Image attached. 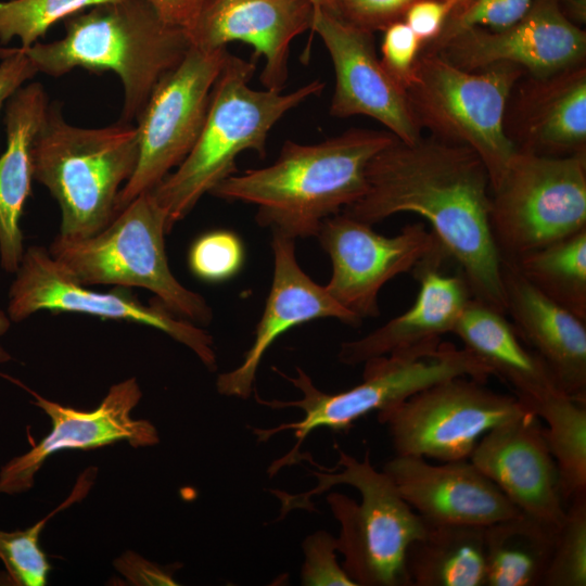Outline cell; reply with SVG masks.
I'll return each mask as SVG.
<instances>
[{
    "label": "cell",
    "mask_w": 586,
    "mask_h": 586,
    "mask_svg": "<svg viewBox=\"0 0 586 586\" xmlns=\"http://www.w3.org/2000/svg\"><path fill=\"white\" fill-rule=\"evenodd\" d=\"M366 179L365 194L344 214L371 226L400 213L423 217L459 265L472 298L505 314L491 178L474 151L433 136L410 143L395 138L370 160Z\"/></svg>",
    "instance_id": "1"
},
{
    "label": "cell",
    "mask_w": 586,
    "mask_h": 586,
    "mask_svg": "<svg viewBox=\"0 0 586 586\" xmlns=\"http://www.w3.org/2000/svg\"><path fill=\"white\" fill-rule=\"evenodd\" d=\"M395 138L387 130L352 128L317 143L288 140L272 164L233 174L209 194L255 205L257 224L271 232L317 237L324 219L365 194L368 163Z\"/></svg>",
    "instance_id": "2"
},
{
    "label": "cell",
    "mask_w": 586,
    "mask_h": 586,
    "mask_svg": "<svg viewBox=\"0 0 586 586\" xmlns=\"http://www.w3.org/2000/svg\"><path fill=\"white\" fill-rule=\"evenodd\" d=\"M64 27L59 40L20 48L49 76L77 67L114 72L124 89L123 123L138 118L156 84L191 47L186 30L164 22L144 0L88 8L66 18Z\"/></svg>",
    "instance_id": "3"
},
{
    "label": "cell",
    "mask_w": 586,
    "mask_h": 586,
    "mask_svg": "<svg viewBox=\"0 0 586 586\" xmlns=\"http://www.w3.org/2000/svg\"><path fill=\"white\" fill-rule=\"evenodd\" d=\"M255 69V61L228 54L196 142L177 169L152 191L167 215L168 232L205 193L235 174L241 153L251 150L265 156L273 126L324 88L317 79L291 92L256 90L249 85Z\"/></svg>",
    "instance_id": "4"
},
{
    "label": "cell",
    "mask_w": 586,
    "mask_h": 586,
    "mask_svg": "<svg viewBox=\"0 0 586 586\" xmlns=\"http://www.w3.org/2000/svg\"><path fill=\"white\" fill-rule=\"evenodd\" d=\"M310 470L317 485L304 494L271 491L281 501V515L292 509H313L310 498L335 485L354 487L360 501L341 493H330L327 501L340 523L336 538L343 569L356 586H410L406 572L409 545L425 531L426 524L403 499L393 481L371 464L367 451L360 461L339 449L336 471Z\"/></svg>",
    "instance_id": "5"
},
{
    "label": "cell",
    "mask_w": 586,
    "mask_h": 586,
    "mask_svg": "<svg viewBox=\"0 0 586 586\" xmlns=\"http://www.w3.org/2000/svg\"><path fill=\"white\" fill-rule=\"evenodd\" d=\"M138 154L130 123L82 128L67 123L56 103L48 106L33 145V176L59 203L60 237L87 238L111 222Z\"/></svg>",
    "instance_id": "6"
},
{
    "label": "cell",
    "mask_w": 586,
    "mask_h": 586,
    "mask_svg": "<svg viewBox=\"0 0 586 586\" xmlns=\"http://www.w3.org/2000/svg\"><path fill=\"white\" fill-rule=\"evenodd\" d=\"M364 365L362 381L352 388L334 394L317 388L310 377L300 367H296V377L272 368L292 383L302 397L296 400H267L255 393L256 402L271 409L294 407L301 409L304 417L302 420L269 429L252 428L259 443L267 442L283 431H293L296 438L293 448L271 463L268 469L270 476L284 466L294 464L301 459L300 448L316 429L347 431L357 420L370 412L386 409L437 382L454 377H469L485 383L492 377L488 369L467 349L447 342L371 358Z\"/></svg>",
    "instance_id": "7"
},
{
    "label": "cell",
    "mask_w": 586,
    "mask_h": 586,
    "mask_svg": "<svg viewBox=\"0 0 586 586\" xmlns=\"http://www.w3.org/2000/svg\"><path fill=\"white\" fill-rule=\"evenodd\" d=\"M523 75V68L509 63L466 71L421 50L405 94L421 131L474 151L493 187L518 151L506 132L505 114Z\"/></svg>",
    "instance_id": "8"
},
{
    "label": "cell",
    "mask_w": 586,
    "mask_h": 586,
    "mask_svg": "<svg viewBox=\"0 0 586 586\" xmlns=\"http://www.w3.org/2000/svg\"><path fill=\"white\" fill-rule=\"evenodd\" d=\"M166 233L167 215L151 191L117 212L101 231L82 239L58 235L48 250L82 284L146 289L178 317L208 324L213 310L206 300L183 286L169 268Z\"/></svg>",
    "instance_id": "9"
},
{
    "label": "cell",
    "mask_w": 586,
    "mask_h": 586,
    "mask_svg": "<svg viewBox=\"0 0 586 586\" xmlns=\"http://www.w3.org/2000/svg\"><path fill=\"white\" fill-rule=\"evenodd\" d=\"M491 227L501 259L523 255L586 228V154L518 150L491 187Z\"/></svg>",
    "instance_id": "10"
},
{
    "label": "cell",
    "mask_w": 586,
    "mask_h": 586,
    "mask_svg": "<svg viewBox=\"0 0 586 586\" xmlns=\"http://www.w3.org/2000/svg\"><path fill=\"white\" fill-rule=\"evenodd\" d=\"M469 377L432 384L378 412L396 455L442 462L469 459L481 437L527 408Z\"/></svg>",
    "instance_id": "11"
},
{
    "label": "cell",
    "mask_w": 586,
    "mask_h": 586,
    "mask_svg": "<svg viewBox=\"0 0 586 586\" xmlns=\"http://www.w3.org/2000/svg\"><path fill=\"white\" fill-rule=\"evenodd\" d=\"M228 54L227 49L206 51L191 46L180 63L156 84L137 118L138 161L118 193L116 212L153 191L190 153Z\"/></svg>",
    "instance_id": "12"
},
{
    "label": "cell",
    "mask_w": 586,
    "mask_h": 586,
    "mask_svg": "<svg viewBox=\"0 0 586 586\" xmlns=\"http://www.w3.org/2000/svg\"><path fill=\"white\" fill-rule=\"evenodd\" d=\"M155 300L143 304L124 286L93 291L64 269L47 247L31 245L25 250L11 283L8 315L20 322L42 310L65 311L149 326L190 348L208 370H216L213 336Z\"/></svg>",
    "instance_id": "13"
},
{
    "label": "cell",
    "mask_w": 586,
    "mask_h": 586,
    "mask_svg": "<svg viewBox=\"0 0 586 586\" xmlns=\"http://www.w3.org/2000/svg\"><path fill=\"white\" fill-rule=\"evenodd\" d=\"M317 238L332 263L328 292L361 320L380 315L378 295L386 282L442 249L421 222L385 237L343 212L324 219Z\"/></svg>",
    "instance_id": "14"
},
{
    "label": "cell",
    "mask_w": 586,
    "mask_h": 586,
    "mask_svg": "<svg viewBox=\"0 0 586 586\" xmlns=\"http://www.w3.org/2000/svg\"><path fill=\"white\" fill-rule=\"evenodd\" d=\"M31 396V403L51 421L50 432L26 453L10 459L0 470V494L16 495L29 491L43 463L64 450H89L126 442L132 447L158 444L155 425L135 419L132 410L142 398L135 377L113 384L93 410H78L47 399L12 378Z\"/></svg>",
    "instance_id": "15"
},
{
    "label": "cell",
    "mask_w": 586,
    "mask_h": 586,
    "mask_svg": "<svg viewBox=\"0 0 586 586\" xmlns=\"http://www.w3.org/2000/svg\"><path fill=\"white\" fill-rule=\"evenodd\" d=\"M421 50L440 54L466 71L499 63L545 77L585 63L586 33L561 12L558 0H537L517 23L502 29L470 27Z\"/></svg>",
    "instance_id": "16"
},
{
    "label": "cell",
    "mask_w": 586,
    "mask_h": 586,
    "mask_svg": "<svg viewBox=\"0 0 586 586\" xmlns=\"http://www.w3.org/2000/svg\"><path fill=\"white\" fill-rule=\"evenodd\" d=\"M310 30L321 38L334 68L330 114L337 118L368 116L398 140L417 141L422 131L409 110L405 90L378 58L372 33L317 8Z\"/></svg>",
    "instance_id": "17"
},
{
    "label": "cell",
    "mask_w": 586,
    "mask_h": 586,
    "mask_svg": "<svg viewBox=\"0 0 586 586\" xmlns=\"http://www.w3.org/2000/svg\"><path fill=\"white\" fill-rule=\"evenodd\" d=\"M469 460L523 513L559 527L566 506L543 421L531 410L485 433Z\"/></svg>",
    "instance_id": "18"
},
{
    "label": "cell",
    "mask_w": 586,
    "mask_h": 586,
    "mask_svg": "<svg viewBox=\"0 0 586 586\" xmlns=\"http://www.w3.org/2000/svg\"><path fill=\"white\" fill-rule=\"evenodd\" d=\"M314 12L310 0H208L186 33L201 50L226 49L235 41L251 46L253 59L264 60L262 85L282 91L290 44L311 29Z\"/></svg>",
    "instance_id": "19"
},
{
    "label": "cell",
    "mask_w": 586,
    "mask_h": 586,
    "mask_svg": "<svg viewBox=\"0 0 586 586\" xmlns=\"http://www.w3.org/2000/svg\"><path fill=\"white\" fill-rule=\"evenodd\" d=\"M382 470L429 525L486 527L522 513L469 459L432 464L423 457L395 455Z\"/></svg>",
    "instance_id": "20"
},
{
    "label": "cell",
    "mask_w": 586,
    "mask_h": 586,
    "mask_svg": "<svg viewBox=\"0 0 586 586\" xmlns=\"http://www.w3.org/2000/svg\"><path fill=\"white\" fill-rule=\"evenodd\" d=\"M273 276L255 337L242 362L217 377V392L242 399L254 391L257 369L272 343L288 330L320 318H333L358 327L362 320L339 304L300 267L295 239L272 232Z\"/></svg>",
    "instance_id": "21"
},
{
    "label": "cell",
    "mask_w": 586,
    "mask_h": 586,
    "mask_svg": "<svg viewBox=\"0 0 586 586\" xmlns=\"http://www.w3.org/2000/svg\"><path fill=\"white\" fill-rule=\"evenodd\" d=\"M505 314L521 340L544 361L557 386L586 403V320L533 286L502 260Z\"/></svg>",
    "instance_id": "22"
},
{
    "label": "cell",
    "mask_w": 586,
    "mask_h": 586,
    "mask_svg": "<svg viewBox=\"0 0 586 586\" xmlns=\"http://www.w3.org/2000/svg\"><path fill=\"white\" fill-rule=\"evenodd\" d=\"M444 256L440 249L416 266L419 291L405 313L358 340L341 344L337 358L342 364L356 366L371 358L437 345L441 336L454 332L472 295L461 273L440 270Z\"/></svg>",
    "instance_id": "23"
},
{
    "label": "cell",
    "mask_w": 586,
    "mask_h": 586,
    "mask_svg": "<svg viewBox=\"0 0 586 586\" xmlns=\"http://www.w3.org/2000/svg\"><path fill=\"white\" fill-rule=\"evenodd\" d=\"M513 100L505 129L518 150L552 156L586 154L585 63L545 77L528 76Z\"/></svg>",
    "instance_id": "24"
},
{
    "label": "cell",
    "mask_w": 586,
    "mask_h": 586,
    "mask_svg": "<svg viewBox=\"0 0 586 586\" xmlns=\"http://www.w3.org/2000/svg\"><path fill=\"white\" fill-rule=\"evenodd\" d=\"M48 99L39 82L16 90L7 101V148L0 156V264L15 273L24 255L20 220L31 192L33 145Z\"/></svg>",
    "instance_id": "25"
},
{
    "label": "cell",
    "mask_w": 586,
    "mask_h": 586,
    "mask_svg": "<svg viewBox=\"0 0 586 586\" xmlns=\"http://www.w3.org/2000/svg\"><path fill=\"white\" fill-rule=\"evenodd\" d=\"M453 333L491 375L511 387L528 410L563 393L547 366L521 340L504 313L472 298Z\"/></svg>",
    "instance_id": "26"
},
{
    "label": "cell",
    "mask_w": 586,
    "mask_h": 586,
    "mask_svg": "<svg viewBox=\"0 0 586 586\" xmlns=\"http://www.w3.org/2000/svg\"><path fill=\"white\" fill-rule=\"evenodd\" d=\"M484 528L426 524L407 549L410 586H484Z\"/></svg>",
    "instance_id": "27"
},
{
    "label": "cell",
    "mask_w": 586,
    "mask_h": 586,
    "mask_svg": "<svg viewBox=\"0 0 586 586\" xmlns=\"http://www.w3.org/2000/svg\"><path fill=\"white\" fill-rule=\"evenodd\" d=\"M559 527L526 514L484 528V586H539Z\"/></svg>",
    "instance_id": "28"
},
{
    "label": "cell",
    "mask_w": 586,
    "mask_h": 586,
    "mask_svg": "<svg viewBox=\"0 0 586 586\" xmlns=\"http://www.w3.org/2000/svg\"><path fill=\"white\" fill-rule=\"evenodd\" d=\"M509 263L547 297L586 320V228Z\"/></svg>",
    "instance_id": "29"
},
{
    "label": "cell",
    "mask_w": 586,
    "mask_h": 586,
    "mask_svg": "<svg viewBox=\"0 0 586 586\" xmlns=\"http://www.w3.org/2000/svg\"><path fill=\"white\" fill-rule=\"evenodd\" d=\"M531 411L546 424L544 435L568 506L574 497L586 493V403L558 393Z\"/></svg>",
    "instance_id": "30"
},
{
    "label": "cell",
    "mask_w": 586,
    "mask_h": 586,
    "mask_svg": "<svg viewBox=\"0 0 586 586\" xmlns=\"http://www.w3.org/2000/svg\"><path fill=\"white\" fill-rule=\"evenodd\" d=\"M119 0H9L0 1V43L18 38L29 48L56 22L88 8Z\"/></svg>",
    "instance_id": "31"
},
{
    "label": "cell",
    "mask_w": 586,
    "mask_h": 586,
    "mask_svg": "<svg viewBox=\"0 0 586 586\" xmlns=\"http://www.w3.org/2000/svg\"><path fill=\"white\" fill-rule=\"evenodd\" d=\"M586 585V493L566 506L543 586Z\"/></svg>",
    "instance_id": "32"
},
{
    "label": "cell",
    "mask_w": 586,
    "mask_h": 586,
    "mask_svg": "<svg viewBox=\"0 0 586 586\" xmlns=\"http://www.w3.org/2000/svg\"><path fill=\"white\" fill-rule=\"evenodd\" d=\"M53 511L25 530H0V560L5 568V582L14 586H44L51 570L40 546V535Z\"/></svg>",
    "instance_id": "33"
},
{
    "label": "cell",
    "mask_w": 586,
    "mask_h": 586,
    "mask_svg": "<svg viewBox=\"0 0 586 586\" xmlns=\"http://www.w3.org/2000/svg\"><path fill=\"white\" fill-rule=\"evenodd\" d=\"M243 260L242 241L228 230H214L201 235L189 252L191 271L209 282L233 277L241 269Z\"/></svg>",
    "instance_id": "34"
},
{
    "label": "cell",
    "mask_w": 586,
    "mask_h": 586,
    "mask_svg": "<svg viewBox=\"0 0 586 586\" xmlns=\"http://www.w3.org/2000/svg\"><path fill=\"white\" fill-rule=\"evenodd\" d=\"M537 0H467L447 18L440 36L425 48L437 46L470 27L502 29L520 21Z\"/></svg>",
    "instance_id": "35"
},
{
    "label": "cell",
    "mask_w": 586,
    "mask_h": 586,
    "mask_svg": "<svg viewBox=\"0 0 586 586\" xmlns=\"http://www.w3.org/2000/svg\"><path fill=\"white\" fill-rule=\"evenodd\" d=\"M305 556L301 570V583L305 586H356L337 562L336 538L320 530L303 542Z\"/></svg>",
    "instance_id": "36"
},
{
    "label": "cell",
    "mask_w": 586,
    "mask_h": 586,
    "mask_svg": "<svg viewBox=\"0 0 586 586\" xmlns=\"http://www.w3.org/2000/svg\"><path fill=\"white\" fill-rule=\"evenodd\" d=\"M422 46L420 39L403 20L392 23L383 30L380 61L404 90L410 80Z\"/></svg>",
    "instance_id": "37"
},
{
    "label": "cell",
    "mask_w": 586,
    "mask_h": 586,
    "mask_svg": "<svg viewBox=\"0 0 586 586\" xmlns=\"http://www.w3.org/2000/svg\"><path fill=\"white\" fill-rule=\"evenodd\" d=\"M416 0H344L340 17L369 33L400 21Z\"/></svg>",
    "instance_id": "38"
},
{
    "label": "cell",
    "mask_w": 586,
    "mask_h": 586,
    "mask_svg": "<svg viewBox=\"0 0 586 586\" xmlns=\"http://www.w3.org/2000/svg\"><path fill=\"white\" fill-rule=\"evenodd\" d=\"M453 11L454 7L446 0H416L405 12L403 21L422 44H426L440 36Z\"/></svg>",
    "instance_id": "39"
},
{
    "label": "cell",
    "mask_w": 586,
    "mask_h": 586,
    "mask_svg": "<svg viewBox=\"0 0 586 586\" xmlns=\"http://www.w3.org/2000/svg\"><path fill=\"white\" fill-rule=\"evenodd\" d=\"M0 112L3 103L33 78L37 69L21 48H0Z\"/></svg>",
    "instance_id": "40"
},
{
    "label": "cell",
    "mask_w": 586,
    "mask_h": 586,
    "mask_svg": "<svg viewBox=\"0 0 586 586\" xmlns=\"http://www.w3.org/2000/svg\"><path fill=\"white\" fill-rule=\"evenodd\" d=\"M114 566L136 585H177L169 568L160 566L131 551L117 558Z\"/></svg>",
    "instance_id": "41"
},
{
    "label": "cell",
    "mask_w": 586,
    "mask_h": 586,
    "mask_svg": "<svg viewBox=\"0 0 586 586\" xmlns=\"http://www.w3.org/2000/svg\"><path fill=\"white\" fill-rule=\"evenodd\" d=\"M167 24L187 30L208 0H144Z\"/></svg>",
    "instance_id": "42"
},
{
    "label": "cell",
    "mask_w": 586,
    "mask_h": 586,
    "mask_svg": "<svg viewBox=\"0 0 586 586\" xmlns=\"http://www.w3.org/2000/svg\"><path fill=\"white\" fill-rule=\"evenodd\" d=\"M563 15L574 25L582 28L586 23V0H558Z\"/></svg>",
    "instance_id": "43"
},
{
    "label": "cell",
    "mask_w": 586,
    "mask_h": 586,
    "mask_svg": "<svg viewBox=\"0 0 586 586\" xmlns=\"http://www.w3.org/2000/svg\"><path fill=\"white\" fill-rule=\"evenodd\" d=\"M11 322L12 320L10 319L8 313H4L2 309H0V337L9 331ZM11 359V354L5 349V347L0 341V364L8 362Z\"/></svg>",
    "instance_id": "44"
},
{
    "label": "cell",
    "mask_w": 586,
    "mask_h": 586,
    "mask_svg": "<svg viewBox=\"0 0 586 586\" xmlns=\"http://www.w3.org/2000/svg\"><path fill=\"white\" fill-rule=\"evenodd\" d=\"M315 8L326 10L340 16L344 0H310Z\"/></svg>",
    "instance_id": "45"
},
{
    "label": "cell",
    "mask_w": 586,
    "mask_h": 586,
    "mask_svg": "<svg viewBox=\"0 0 586 586\" xmlns=\"http://www.w3.org/2000/svg\"><path fill=\"white\" fill-rule=\"evenodd\" d=\"M446 1H448L454 7V10H455L456 8L464 3L467 0H446Z\"/></svg>",
    "instance_id": "46"
}]
</instances>
